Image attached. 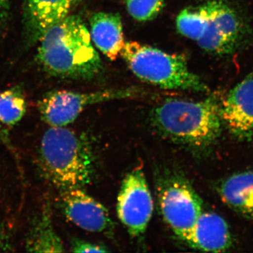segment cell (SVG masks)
<instances>
[{"mask_svg": "<svg viewBox=\"0 0 253 253\" xmlns=\"http://www.w3.org/2000/svg\"><path fill=\"white\" fill-rule=\"evenodd\" d=\"M36 61L54 77L90 80L102 69L90 33L80 16L63 18L46 31L39 42Z\"/></svg>", "mask_w": 253, "mask_h": 253, "instance_id": "6da1fadb", "label": "cell"}, {"mask_svg": "<svg viewBox=\"0 0 253 253\" xmlns=\"http://www.w3.org/2000/svg\"><path fill=\"white\" fill-rule=\"evenodd\" d=\"M151 119L165 138L194 149L214 144L223 125L220 104L211 98L200 101L167 99L154 109Z\"/></svg>", "mask_w": 253, "mask_h": 253, "instance_id": "7a4b0ae2", "label": "cell"}, {"mask_svg": "<svg viewBox=\"0 0 253 253\" xmlns=\"http://www.w3.org/2000/svg\"><path fill=\"white\" fill-rule=\"evenodd\" d=\"M40 166L45 177L61 190L83 189L96 172L94 154L84 136L66 126H50L42 137Z\"/></svg>", "mask_w": 253, "mask_h": 253, "instance_id": "3957f363", "label": "cell"}, {"mask_svg": "<svg viewBox=\"0 0 253 253\" xmlns=\"http://www.w3.org/2000/svg\"><path fill=\"white\" fill-rule=\"evenodd\" d=\"M121 55L131 72L141 81L166 89L208 91V86L190 71L181 55L168 54L136 42H126Z\"/></svg>", "mask_w": 253, "mask_h": 253, "instance_id": "277c9868", "label": "cell"}, {"mask_svg": "<svg viewBox=\"0 0 253 253\" xmlns=\"http://www.w3.org/2000/svg\"><path fill=\"white\" fill-rule=\"evenodd\" d=\"M141 94L137 88L108 89L81 93L68 90L51 91L38 102L41 119L50 126H66L91 105L113 100L136 97Z\"/></svg>", "mask_w": 253, "mask_h": 253, "instance_id": "5b68a950", "label": "cell"}, {"mask_svg": "<svg viewBox=\"0 0 253 253\" xmlns=\"http://www.w3.org/2000/svg\"><path fill=\"white\" fill-rule=\"evenodd\" d=\"M164 220L177 237L185 241L202 213V201L184 178L172 176L162 181L158 191Z\"/></svg>", "mask_w": 253, "mask_h": 253, "instance_id": "8992f818", "label": "cell"}, {"mask_svg": "<svg viewBox=\"0 0 253 253\" xmlns=\"http://www.w3.org/2000/svg\"><path fill=\"white\" fill-rule=\"evenodd\" d=\"M118 217L134 237L144 234L154 211V201L141 168H135L124 178L116 205Z\"/></svg>", "mask_w": 253, "mask_h": 253, "instance_id": "52a82bcc", "label": "cell"}, {"mask_svg": "<svg viewBox=\"0 0 253 253\" xmlns=\"http://www.w3.org/2000/svg\"><path fill=\"white\" fill-rule=\"evenodd\" d=\"M207 15V26L198 41L208 52L228 54L234 52L244 38V25L235 10L221 0L203 4Z\"/></svg>", "mask_w": 253, "mask_h": 253, "instance_id": "ba28073f", "label": "cell"}, {"mask_svg": "<svg viewBox=\"0 0 253 253\" xmlns=\"http://www.w3.org/2000/svg\"><path fill=\"white\" fill-rule=\"evenodd\" d=\"M220 113L223 124L234 137L253 140V71L229 91Z\"/></svg>", "mask_w": 253, "mask_h": 253, "instance_id": "9c48e42d", "label": "cell"}, {"mask_svg": "<svg viewBox=\"0 0 253 253\" xmlns=\"http://www.w3.org/2000/svg\"><path fill=\"white\" fill-rule=\"evenodd\" d=\"M61 207L66 217L84 230L111 233L114 224L108 210L83 189L62 191Z\"/></svg>", "mask_w": 253, "mask_h": 253, "instance_id": "30bf717a", "label": "cell"}, {"mask_svg": "<svg viewBox=\"0 0 253 253\" xmlns=\"http://www.w3.org/2000/svg\"><path fill=\"white\" fill-rule=\"evenodd\" d=\"M76 0H23V32L30 47L39 42L48 30L68 16Z\"/></svg>", "mask_w": 253, "mask_h": 253, "instance_id": "8fae6325", "label": "cell"}, {"mask_svg": "<svg viewBox=\"0 0 253 253\" xmlns=\"http://www.w3.org/2000/svg\"><path fill=\"white\" fill-rule=\"evenodd\" d=\"M184 241L192 249L221 253L230 249L232 237L224 218L217 213L202 212Z\"/></svg>", "mask_w": 253, "mask_h": 253, "instance_id": "7c38bea8", "label": "cell"}, {"mask_svg": "<svg viewBox=\"0 0 253 253\" xmlns=\"http://www.w3.org/2000/svg\"><path fill=\"white\" fill-rule=\"evenodd\" d=\"M91 41L108 58L117 59L124 47L123 23L118 13L97 12L90 18Z\"/></svg>", "mask_w": 253, "mask_h": 253, "instance_id": "4fadbf2b", "label": "cell"}, {"mask_svg": "<svg viewBox=\"0 0 253 253\" xmlns=\"http://www.w3.org/2000/svg\"><path fill=\"white\" fill-rule=\"evenodd\" d=\"M219 193L223 202L235 212L253 217V172H239L221 183Z\"/></svg>", "mask_w": 253, "mask_h": 253, "instance_id": "5bb4252c", "label": "cell"}, {"mask_svg": "<svg viewBox=\"0 0 253 253\" xmlns=\"http://www.w3.org/2000/svg\"><path fill=\"white\" fill-rule=\"evenodd\" d=\"M26 247L28 252H65L62 241L54 230L47 208H45L32 228Z\"/></svg>", "mask_w": 253, "mask_h": 253, "instance_id": "9a60e30c", "label": "cell"}, {"mask_svg": "<svg viewBox=\"0 0 253 253\" xmlns=\"http://www.w3.org/2000/svg\"><path fill=\"white\" fill-rule=\"evenodd\" d=\"M26 110V98L19 86L0 91V126H16L22 120Z\"/></svg>", "mask_w": 253, "mask_h": 253, "instance_id": "2e32d148", "label": "cell"}, {"mask_svg": "<svg viewBox=\"0 0 253 253\" xmlns=\"http://www.w3.org/2000/svg\"><path fill=\"white\" fill-rule=\"evenodd\" d=\"M176 28L182 36L199 41L207 26V15L204 6L182 10L176 19Z\"/></svg>", "mask_w": 253, "mask_h": 253, "instance_id": "e0dca14e", "label": "cell"}, {"mask_svg": "<svg viewBox=\"0 0 253 253\" xmlns=\"http://www.w3.org/2000/svg\"><path fill=\"white\" fill-rule=\"evenodd\" d=\"M126 9L139 21L154 19L164 7V0H126Z\"/></svg>", "mask_w": 253, "mask_h": 253, "instance_id": "ac0fdd59", "label": "cell"}, {"mask_svg": "<svg viewBox=\"0 0 253 253\" xmlns=\"http://www.w3.org/2000/svg\"><path fill=\"white\" fill-rule=\"evenodd\" d=\"M71 251L73 253H106L109 251L104 246L77 239L71 241Z\"/></svg>", "mask_w": 253, "mask_h": 253, "instance_id": "d6986e66", "label": "cell"}, {"mask_svg": "<svg viewBox=\"0 0 253 253\" xmlns=\"http://www.w3.org/2000/svg\"><path fill=\"white\" fill-rule=\"evenodd\" d=\"M10 0H0V29H4L9 20Z\"/></svg>", "mask_w": 253, "mask_h": 253, "instance_id": "ffe728a7", "label": "cell"}, {"mask_svg": "<svg viewBox=\"0 0 253 253\" xmlns=\"http://www.w3.org/2000/svg\"><path fill=\"white\" fill-rule=\"evenodd\" d=\"M80 1H82V0H76V2H79Z\"/></svg>", "mask_w": 253, "mask_h": 253, "instance_id": "44dd1931", "label": "cell"}, {"mask_svg": "<svg viewBox=\"0 0 253 253\" xmlns=\"http://www.w3.org/2000/svg\"><path fill=\"white\" fill-rule=\"evenodd\" d=\"M0 245H1V236H0Z\"/></svg>", "mask_w": 253, "mask_h": 253, "instance_id": "7402d4cb", "label": "cell"}]
</instances>
